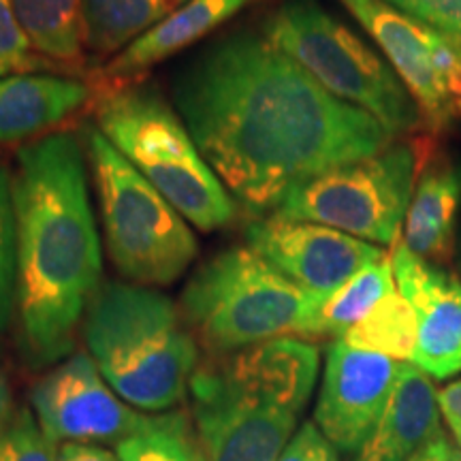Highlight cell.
<instances>
[{
	"label": "cell",
	"mask_w": 461,
	"mask_h": 461,
	"mask_svg": "<svg viewBox=\"0 0 461 461\" xmlns=\"http://www.w3.org/2000/svg\"><path fill=\"white\" fill-rule=\"evenodd\" d=\"M417 338V314L397 288L380 299L370 312L342 336L344 342L353 348L389 357L393 361H412Z\"/></svg>",
	"instance_id": "22"
},
{
	"label": "cell",
	"mask_w": 461,
	"mask_h": 461,
	"mask_svg": "<svg viewBox=\"0 0 461 461\" xmlns=\"http://www.w3.org/2000/svg\"><path fill=\"white\" fill-rule=\"evenodd\" d=\"M419 152L411 143L336 167L299 184L274 216L316 222L363 241L397 244L417 177Z\"/></svg>",
	"instance_id": "9"
},
{
	"label": "cell",
	"mask_w": 461,
	"mask_h": 461,
	"mask_svg": "<svg viewBox=\"0 0 461 461\" xmlns=\"http://www.w3.org/2000/svg\"><path fill=\"white\" fill-rule=\"evenodd\" d=\"M32 50L58 62H82L86 22L82 0H11Z\"/></svg>",
	"instance_id": "20"
},
{
	"label": "cell",
	"mask_w": 461,
	"mask_h": 461,
	"mask_svg": "<svg viewBox=\"0 0 461 461\" xmlns=\"http://www.w3.org/2000/svg\"><path fill=\"white\" fill-rule=\"evenodd\" d=\"M39 425L51 440L120 442L148 423L101 376L90 355L75 353L31 391Z\"/></svg>",
	"instance_id": "10"
},
{
	"label": "cell",
	"mask_w": 461,
	"mask_h": 461,
	"mask_svg": "<svg viewBox=\"0 0 461 461\" xmlns=\"http://www.w3.org/2000/svg\"><path fill=\"white\" fill-rule=\"evenodd\" d=\"M86 48L96 56L120 54L188 0H82Z\"/></svg>",
	"instance_id": "19"
},
{
	"label": "cell",
	"mask_w": 461,
	"mask_h": 461,
	"mask_svg": "<svg viewBox=\"0 0 461 461\" xmlns=\"http://www.w3.org/2000/svg\"><path fill=\"white\" fill-rule=\"evenodd\" d=\"M420 24L461 41V0H384Z\"/></svg>",
	"instance_id": "26"
},
{
	"label": "cell",
	"mask_w": 461,
	"mask_h": 461,
	"mask_svg": "<svg viewBox=\"0 0 461 461\" xmlns=\"http://www.w3.org/2000/svg\"><path fill=\"white\" fill-rule=\"evenodd\" d=\"M339 3L357 17V22L387 56L391 68L417 103L423 122H428L434 131H445L461 122L457 107L438 73V54L448 34L420 24L384 0Z\"/></svg>",
	"instance_id": "13"
},
{
	"label": "cell",
	"mask_w": 461,
	"mask_h": 461,
	"mask_svg": "<svg viewBox=\"0 0 461 461\" xmlns=\"http://www.w3.org/2000/svg\"><path fill=\"white\" fill-rule=\"evenodd\" d=\"M11 188L22 353L32 366H51L73 350L101 286V241L77 137L51 132L17 149Z\"/></svg>",
	"instance_id": "2"
},
{
	"label": "cell",
	"mask_w": 461,
	"mask_h": 461,
	"mask_svg": "<svg viewBox=\"0 0 461 461\" xmlns=\"http://www.w3.org/2000/svg\"><path fill=\"white\" fill-rule=\"evenodd\" d=\"M395 288L393 265H391V257L384 255L380 261L363 267L353 278L346 280L338 291L322 299L319 312L314 316L312 330H310V338H342L380 299L387 297Z\"/></svg>",
	"instance_id": "21"
},
{
	"label": "cell",
	"mask_w": 461,
	"mask_h": 461,
	"mask_svg": "<svg viewBox=\"0 0 461 461\" xmlns=\"http://www.w3.org/2000/svg\"><path fill=\"white\" fill-rule=\"evenodd\" d=\"M261 32L330 95L370 113L389 135H406L423 124L389 62L316 0H285Z\"/></svg>",
	"instance_id": "7"
},
{
	"label": "cell",
	"mask_w": 461,
	"mask_h": 461,
	"mask_svg": "<svg viewBox=\"0 0 461 461\" xmlns=\"http://www.w3.org/2000/svg\"><path fill=\"white\" fill-rule=\"evenodd\" d=\"M244 233L248 248L288 280L322 297L384 257L378 246L338 229L274 214L248 222Z\"/></svg>",
	"instance_id": "11"
},
{
	"label": "cell",
	"mask_w": 461,
	"mask_h": 461,
	"mask_svg": "<svg viewBox=\"0 0 461 461\" xmlns=\"http://www.w3.org/2000/svg\"><path fill=\"white\" fill-rule=\"evenodd\" d=\"M107 252L124 278L165 286L182 278L199 246L180 212L96 129H86Z\"/></svg>",
	"instance_id": "8"
},
{
	"label": "cell",
	"mask_w": 461,
	"mask_h": 461,
	"mask_svg": "<svg viewBox=\"0 0 461 461\" xmlns=\"http://www.w3.org/2000/svg\"><path fill=\"white\" fill-rule=\"evenodd\" d=\"M255 3L257 0H188L152 31L115 54L103 73L112 82H129L135 75L205 39L241 9Z\"/></svg>",
	"instance_id": "17"
},
{
	"label": "cell",
	"mask_w": 461,
	"mask_h": 461,
	"mask_svg": "<svg viewBox=\"0 0 461 461\" xmlns=\"http://www.w3.org/2000/svg\"><path fill=\"white\" fill-rule=\"evenodd\" d=\"M278 461H338V451L314 423H305L295 431Z\"/></svg>",
	"instance_id": "28"
},
{
	"label": "cell",
	"mask_w": 461,
	"mask_h": 461,
	"mask_svg": "<svg viewBox=\"0 0 461 461\" xmlns=\"http://www.w3.org/2000/svg\"><path fill=\"white\" fill-rule=\"evenodd\" d=\"M395 286L412 305L419 322L412 366L434 378L461 372V280L425 261L406 244H395Z\"/></svg>",
	"instance_id": "14"
},
{
	"label": "cell",
	"mask_w": 461,
	"mask_h": 461,
	"mask_svg": "<svg viewBox=\"0 0 461 461\" xmlns=\"http://www.w3.org/2000/svg\"><path fill=\"white\" fill-rule=\"evenodd\" d=\"M5 73H7V71H5V68H0V77H5Z\"/></svg>",
	"instance_id": "34"
},
{
	"label": "cell",
	"mask_w": 461,
	"mask_h": 461,
	"mask_svg": "<svg viewBox=\"0 0 461 461\" xmlns=\"http://www.w3.org/2000/svg\"><path fill=\"white\" fill-rule=\"evenodd\" d=\"M438 403H440V412L445 417L448 429L461 448V380L448 384L438 393Z\"/></svg>",
	"instance_id": "29"
},
{
	"label": "cell",
	"mask_w": 461,
	"mask_h": 461,
	"mask_svg": "<svg viewBox=\"0 0 461 461\" xmlns=\"http://www.w3.org/2000/svg\"><path fill=\"white\" fill-rule=\"evenodd\" d=\"M0 461H58L56 442L28 408L17 411L0 428Z\"/></svg>",
	"instance_id": "25"
},
{
	"label": "cell",
	"mask_w": 461,
	"mask_h": 461,
	"mask_svg": "<svg viewBox=\"0 0 461 461\" xmlns=\"http://www.w3.org/2000/svg\"><path fill=\"white\" fill-rule=\"evenodd\" d=\"M461 207V163L438 158L425 167L414 186L403 222V244L425 261L447 263L455 248Z\"/></svg>",
	"instance_id": "18"
},
{
	"label": "cell",
	"mask_w": 461,
	"mask_h": 461,
	"mask_svg": "<svg viewBox=\"0 0 461 461\" xmlns=\"http://www.w3.org/2000/svg\"><path fill=\"white\" fill-rule=\"evenodd\" d=\"M440 461H461V448H455L447 436L440 438Z\"/></svg>",
	"instance_id": "32"
},
{
	"label": "cell",
	"mask_w": 461,
	"mask_h": 461,
	"mask_svg": "<svg viewBox=\"0 0 461 461\" xmlns=\"http://www.w3.org/2000/svg\"><path fill=\"white\" fill-rule=\"evenodd\" d=\"M84 338L101 376L131 406H176L197 370V344L163 293L105 282L86 310Z\"/></svg>",
	"instance_id": "4"
},
{
	"label": "cell",
	"mask_w": 461,
	"mask_h": 461,
	"mask_svg": "<svg viewBox=\"0 0 461 461\" xmlns=\"http://www.w3.org/2000/svg\"><path fill=\"white\" fill-rule=\"evenodd\" d=\"M173 107L248 214H274L299 184L376 157L393 135L336 99L263 32L235 31L177 68Z\"/></svg>",
	"instance_id": "1"
},
{
	"label": "cell",
	"mask_w": 461,
	"mask_h": 461,
	"mask_svg": "<svg viewBox=\"0 0 461 461\" xmlns=\"http://www.w3.org/2000/svg\"><path fill=\"white\" fill-rule=\"evenodd\" d=\"M319 376V348L276 338L212 357L190 378L205 461H278Z\"/></svg>",
	"instance_id": "3"
},
{
	"label": "cell",
	"mask_w": 461,
	"mask_h": 461,
	"mask_svg": "<svg viewBox=\"0 0 461 461\" xmlns=\"http://www.w3.org/2000/svg\"><path fill=\"white\" fill-rule=\"evenodd\" d=\"M32 45L28 41L26 32L22 31L11 0H0V68L14 71V68H32L37 67L31 56Z\"/></svg>",
	"instance_id": "27"
},
{
	"label": "cell",
	"mask_w": 461,
	"mask_h": 461,
	"mask_svg": "<svg viewBox=\"0 0 461 461\" xmlns=\"http://www.w3.org/2000/svg\"><path fill=\"white\" fill-rule=\"evenodd\" d=\"M322 295L288 280L252 248L201 265L182 293V314L212 357L276 338H310Z\"/></svg>",
	"instance_id": "6"
},
{
	"label": "cell",
	"mask_w": 461,
	"mask_h": 461,
	"mask_svg": "<svg viewBox=\"0 0 461 461\" xmlns=\"http://www.w3.org/2000/svg\"><path fill=\"white\" fill-rule=\"evenodd\" d=\"M96 129L188 224L214 230L235 216V203L207 165L177 109L149 84H115L96 101Z\"/></svg>",
	"instance_id": "5"
},
{
	"label": "cell",
	"mask_w": 461,
	"mask_h": 461,
	"mask_svg": "<svg viewBox=\"0 0 461 461\" xmlns=\"http://www.w3.org/2000/svg\"><path fill=\"white\" fill-rule=\"evenodd\" d=\"M92 90L79 79L50 73L0 77V141H22L65 122L86 105Z\"/></svg>",
	"instance_id": "16"
},
{
	"label": "cell",
	"mask_w": 461,
	"mask_h": 461,
	"mask_svg": "<svg viewBox=\"0 0 461 461\" xmlns=\"http://www.w3.org/2000/svg\"><path fill=\"white\" fill-rule=\"evenodd\" d=\"M400 363L338 339L327 350L314 425L339 453H357L376 429Z\"/></svg>",
	"instance_id": "12"
},
{
	"label": "cell",
	"mask_w": 461,
	"mask_h": 461,
	"mask_svg": "<svg viewBox=\"0 0 461 461\" xmlns=\"http://www.w3.org/2000/svg\"><path fill=\"white\" fill-rule=\"evenodd\" d=\"M11 417V397H9V387L5 383L3 374H0V428L7 423Z\"/></svg>",
	"instance_id": "31"
},
{
	"label": "cell",
	"mask_w": 461,
	"mask_h": 461,
	"mask_svg": "<svg viewBox=\"0 0 461 461\" xmlns=\"http://www.w3.org/2000/svg\"><path fill=\"white\" fill-rule=\"evenodd\" d=\"M58 461H120V457L96 445L65 442L60 451H58Z\"/></svg>",
	"instance_id": "30"
},
{
	"label": "cell",
	"mask_w": 461,
	"mask_h": 461,
	"mask_svg": "<svg viewBox=\"0 0 461 461\" xmlns=\"http://www.w3.org/2000/svg\"><path fill=\"white\" fill-rule=\"evenodd\" d=\"M442 436H445V434H442ZM440 438H436V440L431 442V445L425 447L423 451H420L417 457L411 459V461H440V448H438V445H440Z\"/></svg>",
	"instance_id": "33"
},
{
	"label": "cell",
	"mask_w": 461,
	"mask_h": 461,
	"mask_svg": "<svg viewBox=\"0 0 461 461\" xmlns=\"http://www.w3.org/2000/svg\"><path fill=\"white\" fill-rule=\"evenodd\" d=\"M442 434L440 403L429 376L400 363L387 408L353 461H411Z\"/></svg>",
	"instance_id": "15"
},
{
	"label": "cell",
	"mask_w": 461,
	"mask_h": 461,
	"mask_svg": "<svg viewBox=\"0 0 461 461\" xmlns=\"http://www.w3.org/2000/svg\"><path fill=\"white\" fill-rule=\"evenodd\" d=\"M17 238L11 176L0 169V331L9 322L15 303Z\"/></svg>",
	"instance_id": "24"
},
{
	"label": "cell",
	"mask_w": 461,
	"mask_h": 461,
	"mask_svg": "<svg viewBox=\"0 0 461 461\" xmlns=\"http://www.w3.org/2000/svg\"><path fill=\"white\" fill-rule=\"evenodd\" d=\"M120 461H205L190 438L186 417L180 412L149 417L140 431L118 445Z\"/></svg>",
	"instance_id": "23"
}]
</instances>
